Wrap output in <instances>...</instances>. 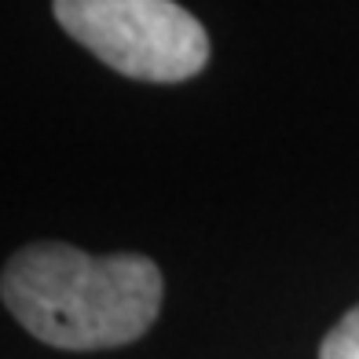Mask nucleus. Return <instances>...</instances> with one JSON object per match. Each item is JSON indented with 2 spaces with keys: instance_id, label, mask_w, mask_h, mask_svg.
<instances>
[{
  "instance_id": "nucleus-1",
  "label": "nucleus",
  "mask_w": 359,
  "mask_h": 359,
  "mask_svg": "<svg viewBox=\"0 0 359 359\" xmlns=\"http://www.w3.org/2000/svg\"><path fill=\"white\" fill-rule=\"evenodd\" d=\"M0 297L37 341L67 352L133 345L161 312V271L143 253L92 257L67 242H29L0 275Z\"/></svg>"
},
{
  "instance_id": "nucleus-2",
  "label": "nucleus",
  "mask_w": 359,
  "mask_h": 359,
  "mask_svg": "<svg viewBox=\"0 0 359 359\" xmlns=\"http://www.w3.org/2000/svg\"><path fill=\"white\" fill-rule=\"evenodd\" d=\"M55 22L110 70L176 85L202 74L209 34L176 0H55Z\"/></svg>"
},
{
  "instance_id": "nucleus-3",
  "label": "nucleus",
  "mask_w": 359,
  "mask_h": 359,
  "mask_svg": "<svg viewBox=\"0 0 359 359\" xmlns=\"http://www.w3.org/2000/svg\"><path fill=\"white\" fill-rule=\"evenodd\" d=\"M319 359H359V304L341 316L334 330L323 337Z\"/></svg>"
}]
</instances>
